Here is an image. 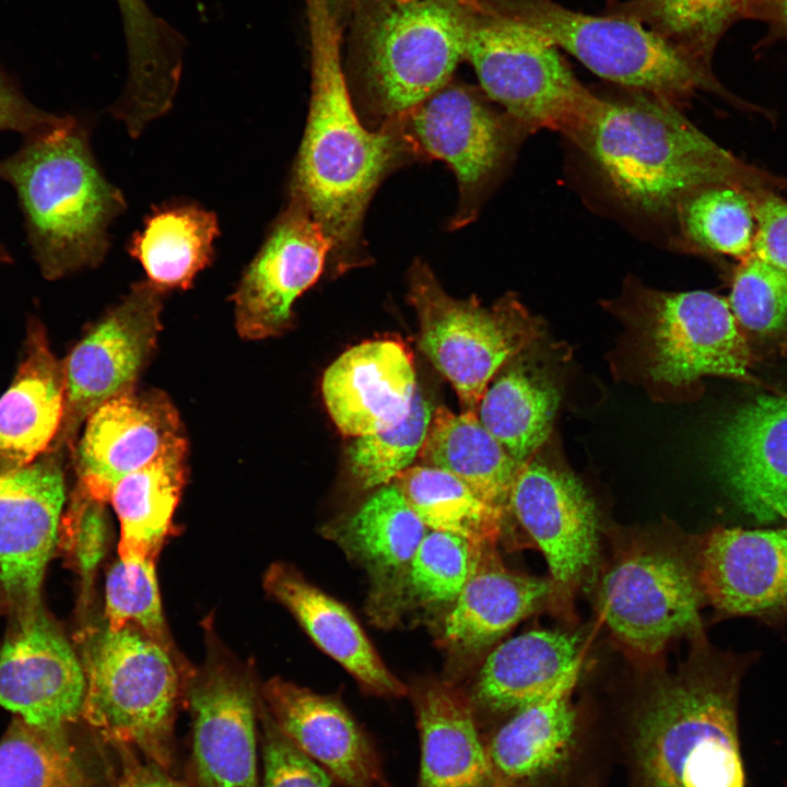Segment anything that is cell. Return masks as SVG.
<instances>
[{"instance_id":"obj_26","label":"cell","mask_w":787,"mask_h":787,"mask_svg":"<svg viewBox=\"0 0 787 787\" xmlns=\"http://www.w3.org/2000/svg\"><path fill=\"white\" fill-rule=\"evenodd\" d=\"M410 693L421 742L416 787H494L468 692L453 682L425 680Z\"/></svg>"},{"instance_id":"obj_47","label":"cell","mask_w":787,"mask_h":787,"mask_svg":"<svg viewBox=\"0 0 787 787\" xmlns=\"http://www.w3.org/2000/svg\"><path fill=\"white\" fill-rule=\"evenodd\" d=\"M113 750L117 755V765L111 774L110 787H190L131 750Z\"/></svg>"},{"instance_id":"obj_27","label":"cell","mask_w":787,"mask_h":787,"mask_svg":"<svg viewBox=\"0 0 787 787\" xmlns=\"http://www.w3.org/2000/svg\"><path fill=\"white\" fill-rule=\"evenodd\" d=\"M63 364L43 324L31 318L22 360L0 397V470L26 466L54 445L63 419Z\"/></svg>"},{"instance_id":"obj_35","label":"cell","mask_w":787,"mask_h":787,"mask_svg":"<svg viewBox=\"0 0 787 787\" xmlns=\"http://www.w3.org/2000/svg\"><path fill=\"white\" fill-rule=\"evenodd\" d=\"M559 403L560 391L549 376L518 364L486 388L477 411L486 431L524 463L549 437Z\"/></svg>"},{"instance_id":"obj_49","label":"cell","mask_w":787,"mask_h":787,"mask_svg":"<svg viewBox=\"0 0 787 787\" xmlns=\"http://www.w3.org/2000/svg\"><path fill=\"white\" fill-rule=\"evenodd\" d=\"M349 0H328V4L330 7L331 12L337 16L339 20L340 11L342 7L348 2Z\"/></svg>"},{"instance_id":"obj_2","label":"cell","mask_w":787,"mask_h":787,"mask_svg":"<svg viewBox=\"0 0 787 787\" xmlns=\"http://www.w3.org/2000/svg\"><path fill=\"white\" fill-rule=\"evenodd\" d=\"M756 651L695 636L688 661L638 701L622 743L633 787H747L739 694Z\"/></svg>"},{"instance_id":"obj_10","label":"cell","mask_w":787,"mask_h":787,"mask_svg":"<svg viewBox=\"0 0 787 787\" xmlns=\"http://www.w3.org/2000/svg\"><path fill=\"white\" fill-rule=\"evenodd\" d=\"M600 614L632 653L653 657L679 636L703 633L706 604L696 561L689 547L647 539L616 552L600 584Z\"/></svg>"},{"instance_id":"obj_29","label":"cell","mask_w":787,"mask_h":787,"mask_svg":"<svg viewBox=\"0 0 787 787\" xmlns=\"http://www.w3.org/2000/svg\"><path fill=\"white\" fill-rule=\"evenodd\" d=\"M578 659L577 636L559 631L532 630L503 642L468 692L478 720L508 716L539 700Z\"/></svg>"},{"instance_id":"obj_33","label":"cell","mask_w":787,"mask_h":787,"mask_svg":"<svg viewBox=\"0 0 787 787\" xmlns=\"http://www.w3.org/2000/svg\"><path fill=\"white\" fill-rule=\"evenodd\" d=\"M427 528L391 482L377 489L351 516L325 530L379 584L412 557Z\"/></svg>"},{"instance_id":"obj_3","label":"cell","mask_w":787,"mask_h":787,"mask_svg":"<svg viewBox=\"0 0 787 787\" xmlns=\"http://www.w3.org/2000/svg\"><path fill=\"white\" fill-rule=\"evenodd\" d=\"M614 195L645 214H665L715 185L751 191L787 189V180L719 146L667 101L639 93L603 99L580 146Z\"/></svg>"},{"instance_id":"obj_17","label":"cell","mask_w":787,"mask_h":787,"mask_svg":"<svg viewBox=\"0 0 787 787\" xmlns=\"http://www.w3.org/2000/svg\"><path fill=\"white\" fill-rule=\"evenodd\" d=\"M329 255L322 228L291 197L232 296L238 334L261 340L286 331L294 302L317 282Z\"/></svg>"},{"instance_id":"obj_43","label":"cell","mask_w":787,"mask_h":787,"mask_svg":"<svg viewBox=\"0 0 787 787\" xmlns=\"http://www.w3.org/2000/svg\"><path fill=\"white\" fill-rule=\"evenodd\" d=\"M105 505L78 484L63 518L66 548L85 588L90 587L106 549L108 521Z\"/></svg>"},{"instance_id":"obj_44","label":"cell","mask_w":787,"mask_h":787,"mask_svg":"<svg viewBox=\"0 0 787 787\" xmlns=\"http://www.w3.org/2000/svg\"><path fill=\"white\" fill-rule=\"evenodd\" d=\"M263 787H331L328 774L279 729L261 706Z\"/></svg>"},{"instance_id":"obj_7","label":"cell","mask_w":787,"mask_h":787,"mask_svg":"<svg viewBox=\"0 0 787 787\" xmlns=\"http://www.w3.org/2000/svg\"><path fill=\"white\" fill-rule=\"evenodd\" d=\"M463 0H360L354 40L367 102L398 118L445 86L465 60Z\"/></svg>"},{"instance_id":"obj_38","label":"cell","mask_w":787,"mask_h":787,"mask_svg":"<svg viewBox=\"0 0 787 787\" xmlns=\"http://www.w3.org/2000/svg\"><path fill=\"white\" fill-rule=\"evenodd\" d=\"M757 0L612 1L607 13L636 20L686 55L710 64L730 26L749 19Z\"/></svg>"},{"instance_id":"obj_21","label":"cell","mask_w":787,"mask_h":787,"mask_svg":"<svg viewBox=\"0 0 787 787\" xmlns=\"http://www.w3.org/2000/svg\"><path fill=\"white\" fill-rule=\"evenodd\" d=\"M192 787H259L256 697L245 674L211 665L189 684Z\"/></svg>"},{"instance_id":"obj_34","label":"cell","mask_w":787,"mask_h":787,"mask_svg":"<svg viewBox=\"0 0 787 787\" xmlns=\"http://www.w3.org/2000/svg\"><path fill=\"white\" fill-rule=\"evenodd\" d=\"M218 235L213 212L191 203L168 204L145 219L143 230L132 237L129 251L157 287L186 290L212 261Z\"/></svg>"},{"instance_id":"obj_13","label":"cell","mask_w":787,"mask_h":787,"mask_svg":"<svg viewBox=\"0 0 787 787\" xmlns=\"http://www.w3.org/2000/svg\"><path fill=\"white\" fill-rule=\"evenodd\" d=\"M163 292L149 280L136 283L62 362L64 413L51 448L73 454L86 419L108 399L137 387L156 348Z\"/></svg>"},{"instance_id":"obj_45","label":"cell","mask_w":787,"mask_h":787,"mask_svg":"<svg viewBox=\"0 0 787 787\" xmlns=\"http://www.w3.org/2000/svg\"><path fill=\"white\" fill-rule=\"evenodd\" d=\"M756 232L752 255L787 270V201L773 190L753 193Z\"/></svg>"},{"instance_id":"obj_50","label":"cell","mask_w":787,"mask_h":787,"mask_svg":"<svg viewBox=\"0 0 787 787\" xmlns=\"http://www.w3.org/2000/svg\"><path fill=\"white\" fill-rule=\"evenodd\" d=\"M13 259L10 251L0 243V263H12Z\"/></svg>"},{"instance_id":"obj_5","label":"cell","mask_w":787,"mask_h":787,"mask_svg":"<svg viewBox=\"0 0 787 787\" xmlns=\"http://www.w3.org/2000/svg\"><path fill=\"white\" fill-rule=\"evenodd\" d=\"M463 3L465 60L485 94L516 122L562 132L580 148L603 99L575 78L556 46L493 0Z\"/></svg>"},{"instance_id":"obj_8","label":"cell","mask_w":787,"mask_h":787,"mask_svg":"<svg viewBox=\"0 0 787 787\" xmlns=\"http://www.w3.org/2000/svg\"><path fill=\"white\" fill-rule=\"evenodd\" d=\"M590 71L639 93L677 105L705 90L733 99L710 64L681 51L634 19L590 15L552 0H493Z\"/></svg>"},{"instance_id":"obj_31","label":"cell","mask_w":787,"mask_h":787,"mask_svg":"<svg viewBox=\"0 0 787 787\" xmlns=\"http://www.w3.org/2000/svg\"><path fill=\"white\" fill-rule=\"evenodd\" d=\"M418 456L425 466L459 479L505 516L522 463L486 431L477 412L457 414L446 407L435 409Z\"/></svg>"},{"instance_id":"obj_1","label":"cell","mask_w":787,"mask_h":787,"mask_svg":"<svg viewBox=\"0 0 787 787\" xmlns=\"http://www.w3.org/2000/svg\"><path fill=\"white\" fill-rule=\"evenodd\" d=\"M312 95L291 197L330 243V259L350 266L362 254V222L376 188L416 150L401 117L377 131L360 121L340 56V24L328 0H308Z\"/></svg>"},{"instance_id":"obj_16","label":"cell","mask_w":787,"mask_h":787,"mask_svg":"<svg viewBox=\"0 0 787 787\" xmlns=\"http://www.w3.org/2000/svg\"><path fill=\"white\" fill-rule=\"evenodd\" d=\"M401 118L416 152L454 171L460 198L453 226L465 225L505 158L507 124L477 91L453 81Z\"/></svg>"},{"instance_id":"obj_4","label":"cell","mask_w":787,"mask_h":787,"mask_svg":"<svg viewBox=\"0 0 787 787\" xmlns=\"http://www.w3.org/2000/svg\"><path fill=\"white\" fill-rule=\"evenodd\" d=\"M0 180L15 191L26 240L43 277L58 280L95 268L109 247L108 230L126 207L101 172L89 130L67 115L57 128L0 160Z\"/></svg>"},{"instance_id":"obj_42","label":"cell","mask_w":787,"mask_h":787,"mask_svg":"<svg viewBox=\"0 0 787 787\" xmlns=\"http://www.w3.org/2000/svg\"><path fill=\"white\" fill-rule=\"evenodd\" d=\"M106 626L136 627L166 646V629L155 561L121 560L111 565L105 585Z\"/></svg>"},{"instance_id":"obj_6","label":"cell","mask_w":787,"mask_h":787,"mask_svg":"<svg viewBox=\"0 0 787 787\" xmlns=\"http://www.w3.org/2000/svg\"><path fill=\"white\" fill-rule=\"evenodd\" d=\"M82 717L111 749H128L168 772L175 761L179 677L166 646L132 626L105 624L82 648Z\"/></svg>"},{"instance_id":"obj_30","label":"cell","mask_w":787,"mask_h":787,"mask_svg":"<svg viewBox=\"0 0 787 787\" xmlns=\"http://www.w3.org/2000/svg\"><path fill=\"white\" fill-rule=\"evenodd\" d=\"M477 545L428 530L399 572L373 585L368 612L375 623L389 626L411 615L447 611L468 579Z\"/></svg>"},{"instance_id":"obj_19","label":"cell","mask_w":787,"mask_h":787,"mask_svg":"<svg viewBox=\"0 0 787 787\" xmlns=\"http://www.w3.org/2000/svg\"><path fill=\"white\" fill-rule=\"evenodd\" d=\"M507 510L543 553L552 591L568 598L598 552L596 508L580 481L532 457L518 471Z\"/></svg>"},{"instance_id":"obj_20","label":"cell","mask_w":787,"mask_h":787,"mask_svg":"<svg viewBox=\"0 0 787 787\" xmlns=\"http://www.w3.org/2000/svg\"><path fill=\"white\" fill-rule=\"evenodd\" d=\"M185 437L179 414L164 392L124 391L102 403L85 421L75 456L79 483L108 503L116 484Z\"/></svg>"},{"instance_id":"obj_46","label":"cell","mask_w":787,"mask_h":787,"mask_svg":"<svg viewBox=\"0 0 787 787\" xmlns=\"http://www.w3.org/2000/svg\"><path fill=\"white\" fill-rule=\"evenodd\" d=\"M66 117L35 106L12 80L0 72V131L17 132L24 139L33 138L57 128Z\"/></svg>"},{"instance_id":"obj_40","label":"cell","mask_w":787,"mask_h":787,"mask_svg":"<svg viewBox=\"0 0 787 787\" xmlns=\"http://www.w3.org/2000/svg\"><path fill=\"white\" fill-rule=\"evenodd\" d=\"M432 413L430 402L418 388L403 420L387 430L356 437L348 457L357 485L378 489L409 468L424 443Z\"/></svg>"},{"instance_id":"obj_48","label":"cell","mask_w":787,"mask_h":787,"mask_svg":"<svg viewBox=\"0 0 787 787\" xmlns=\"http://www.w3.org/2000/svg\"><path fill=\"white\" fill-rule=\"evenodd\" d=\"M749 19L766 25L765 36L757 42L754 50L768 48L777 42H787V0H757Z\"/></svg>"},{"instance_id":"obj_15","label":"cell","mask_w":787,"mask_h":787,"mask_svg":"<svg viewBox=\"0 0 787 787\" xmlns=\"http://www.w3.org/2000/svg\"><path fill=\"white\" fill-rule=\"evenodd\" d=\"M0 650V707L50 732H68L82 717V662L42 604L14 614Z\"/></svg>"},{"instance_id":"obj_41","label":"cell","mask_w":787,"mask_h":787,"mask_svg":"<svg viewBox=\"0 0 787 787\" xmlns=\"http://www.w3.org/2000/svg\"><path fill=\"white\" fill-rule=\"evenodd\" d=\"M728 304L742 327L787 343V270L754 255L740 260Z\"/></svg>"},{"instance_id":"obj_51","label":"cell","mask_w":787,"mask_h":787,"mask_svg":"<svg viewBox=\"0 0 787 787\" xmlns=\"http://www.w3.org/2000/svg\"><path fill=\"white\" fill-rule=\"evenodd\" d=\"M386 787H392L391 785L387 784Z\"/></svg>"},{"instance_id":"obj_11","label":"cell","mask_w":787,"mask_h":787,"mask_svg":"<svg viewBox=\"0 0 787 787\" xmlns=\"http://www.w3.org/2000/svg\"><path fill=\"white\" fill-rule=\"evenodd\" d=\"M637 293L635 327L655 381L678 386L705 375L749 376L750 348L728 301L705 291Z\"/></svg>"},{"instance_id":"obj_9","label":"cell","mask_w":787,"mask_h":787,"mask_svg":"<svg viewBox=\"0 0 787 787\" xmlns=\"http://www.w3.org/2000/svg\"><path fill=\"white\" fill-rule=\"evenodd\" d=\"M409 301L420 326V346L453 385L465 411L477 412L496 372L541 336V324L513 297L491 307L448 295L430 267L409 273Z\"/></svg>"},{"instance_id":"obj_39","label":"cell","mask_w":787,"mask_h":787,"mask_svg":"<svg viewBox=\"0 0 787 787\" xmlns=\"http://www.w3.org/2000/svg\"><path fill=\"white\" fill-rule=\"evenodd\" d=\"M753 193L731 185L693 192L676 210L682 233L706 251L739 260L749 257L756 232Z\"/></svg>"},{"instance_id":"obj_18","label":"cell","mask_w":787,"mask_h":787,"mask_svg":"<svg viewBox=\"0 0 787 787\" xmlns=\"http://www.w3.org/2000/svg\"><path fill=\"white\" fill-rule=\"evenodd\" d=\"M696 561L706 604L720 618L786 627L787 526L716 527L696 539Z\"/></svg>"},{"instance_id":"obj_23","label":"cell","mask_w":787,"mask_h":787,"mask_svg":"<svg viewBox=\"0 0 787 787\" xmlns=\"http://www.w3.org/2000/svg\"><path fill=\"white\" fill-rule=\"evenodd\" d=\"M719 474L754 520L787 526V392L744 404L718 439Z\"/></svg>"},{"instance_id":"obj_36","label":"cell","mask_w":787,"mask_h":787,"mask_svg":"<svg viewBox=\"0 0 787 787\" xmlns=\"http://www.w3.org/2000/svg\"><path fill=\"white\" fill-rule=\"evenodd\" d=\"M392 483L428 530L456 535L472 544L497 541L504 514L450 473L410 466Z\"/></svg>"},{"instance_id":"obj_32","label":"cell","mask_w":787,"mask_h":787,"mask_svg":"<svg viewBox=\"0 0 787 787\" xmlns=\"http://www.w3.org/2000/svg\"><path fill=\"white\" fill-rule=\"evenodd\" d=\"M186 474L187 442L183 437L116 484L109 502L120 525L121 560H156L173 527Z\"/></svg>"},{"instance_id":"obj_25","label":"cell","mask_w":787,"mask_h":787,"mask_svg":"<svg viewBox=\"0 0 787 787\" xmlns=\"http://www.w3.org/2000/svg\"><path fill=\"white\" fill-rule=\"evenodd\" d=\"M495 544L475 547L468 579L443 619L438 642L455 656L493 645L552 592L551 582L506 567Z\"/></svg>"},{"instance_id":"obj_24","label":"cell","mask_w":787,"mask_h":787,"mask_svg":"<svg viewBox=\"0 0 787 787\" xmlns=\"http://www.w3.org/2000/svg\"><path fill=\"white\" fill-rule=\"evenodd\" d=\"M418 389L413 357L401 342L364 341L325 371L321 391L339 431L360 437L403 420Z\"/></svg>"},{"instance_id":"obj_12","label":"cell","mask_w":787,"mask_h":787,"mask_svg":"<svg viewBox=\"0 0 787 787\" xmlns=\"http://www.w3.org/2000/svg\"><path fill=\"white\" fill-rule=\"evenodd\" d=\"M580 663L483 733L494 787H598L595 743L572 701Z\"/></svg>"},{"instance_id":"obj_37","label":"cell","mask_w":787,"mask_h":787,"mask_svg":"<svg viewBox=\"0 0 787 787\" xmlns=\"http://www.w3.org/2000/svg\"><path fill=\"white\" fill-rule=\"evenodd\" d=\"M0 787H95L71 731L50 732L14 716L0 738Z\"/></svg>"},{"instance_id":"obj_22","label":"cell","mask_w":787,"mask_h":787,"mask_svg":"<svg viewBox=\"0 0 787 787\" xmlns=\"http://www.w3.org/2000/svg\"><path fill=\"white\" fill-rule=\"evenodd\" d=\"M263 706L279 729L340 787H386L373 738L339 698L282 678L261 691Z\"/></svg>"},{"instance_id":"obj_28","label":"cell","mask_w":787,"mask_h":787,"mask_svg":"<svg viewBox=\"0 0 787 787\" xmlns=\"http://www.w3.org/2000/svg\"><path fill=\"white\" fill-rule=\"evenodd\" d=\"M263 587L364 691L389 698L409 693L380 659L352 612L310 584L297 569L284 563L272 564L265 575Z\"/></svg>"},{"instance_id":"obj_14","label":"cell","mask_w":787,"mask_h":787,"mask_svg":"<svg viewBox=\"0 0 787 787\" xmlns=\"http://www.w3.org/2000/svg\"><path fill=\"white\" fill-rule=\"evenodd\" d=\"M61 450L0 470V586L14 614L42 604L40 588L66 500Z\"/></svg>"}]
</instances>
